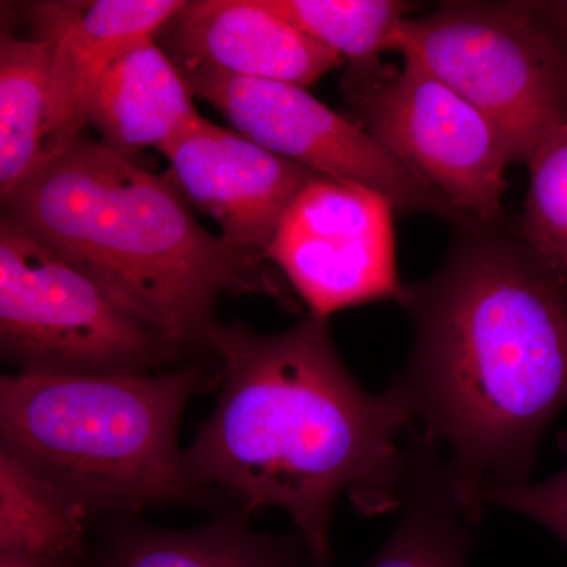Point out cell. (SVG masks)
<instances>
[{"instance_id":"obj_14","label":"cell","mask_w":567,"mask_h":567,"mask_svg":"<svg viewBox=\"0 0 567 567\" xmlns=\"http://www.w3.org/2000/svg\"><path fill=\"white\" fill-rule=\"evenodd\" d=\"M405 445L410 475L399 520L363 567H466L480 518L458 495L434 436L413 424Z\"/></svg>"},{"instance_id":"obj_17","label":"cell","mask_w":567,"mask_h":567,"mask_svg":"<svg viewBox=\"0 0 567 567\" xmlns=\"http://www.w3.org/2000/svg\"><path fill=\"white\" fill-rule=\"evenodd\" d=\"M51 52L40 39H0V194L43 162L50 132Z\"/></svg>"},{"instance_id":"obj_7","label":"cell","mask_w":567,"mask_h":567,"mask_svg":"<svg viewBox=\"0 0 567 567\" xmlns=\"http://www.w3.org/2000/svg\"><path fill=\"white\" fill-rule=\"evenodd\" d=\"M344 95L354 122L470 219L503 223L505 173L513 164L502 133L461 93L404 58L349 66Z\"/></svg>"},{"instance_id":"obj_10","label":"cell","mask_w":567,"mask_h":567,"mask_svg":"<svg viewBox=\"0 0 567 567\" xmlns=\"http://www.w3.org/2000/svg\"><path fill=\"white\" fill-rule=\"evenodd\" d=\"M186 203L215 219L229 248L259 264L290 205L319 177L196 115L156 148Z\"/></svg>"},{"instance_id":"obj_13","label":"cell","mask_w":567,"mask_h":567,"mask_svg":"<svg viewBox=\"0 0 567 567\" xmlns=\"http://www.w3.org/2000/svg\"><path fill=\"white\" fill-rule=\"evenodd\" d=\"M199 115L181 70L155 37L134 41L99 82L89 122L111 151L132 158Z\"/></svg>"},{"instance_id":"obj_4","label":"cell","mask_w":567,"mask_h":567,"mask_svg":"<svg viewBox=\"0 0 567 567\" xmlns=\"http://www.w3.org/2000/svg\"><path fill=\"white\" fill-rule=\"evenodd\" d=\"M185 365L163 374H17L0 379V453L89 514L199 502L178 429L207 386Z\"/></svg>"},{"instance_id":"obj_18","label":"cell","mask_w":567,"mask_h":567,"mask_svg":"<svg viewBox=\"0 0 567 567\" xmlns=\"http://www.w3.org/2000/svg\"><path fill=\"white\" fill-rule=\"evenodd\" d=\"M264 6L309 39L349 61V66L380 62L391 51L401 22L413 6L402 0H262Z\"/></svg>"},{"instance_id":"obj_15","label":"cell","mask_w":567,"mask_h":567,"mask_svg":"<svg viewBox=\"0 0 567 567\" xmlns=\"http://www.w3.org/2000/svg\"><path fill=\"white\" fill-rule=\"evenodd\" d=\"M246 518L235 513L183 532L125 525L87 548L81 567H319L303 537L260 535Z\"/></svg>"},{"instance_id":"obj_11","label":"cell","mask_w":567,"mask_h":567,"mask_svg":"<svg viewBox=\"0 0 567 567\" xmlns=\"http://www.w3.org/2000/svg\"><path fill=\"white\" fill-rule=\"evenodd\" d=\"M185 0H44L25 3L33 39L51 52V111L44 158L82 136L104 71L134 41L156 37Z\"/></svg>"},{"instance_id":"obj_16","label":"cell","mask_w":567,"mask_h":567,"mask_svg":"<svg viewBox=\"0 0 567 567\" xmlns=\"http://www.w3.org/2000/svg\"><path fill=\"white\" fill-rule=\"evenodd\" d=\"M91 514L0 453V555L43 567H81Z\"/></svg>"},{"instance_id":"obj_6","label":"cell","mask_w":567,"mask_h":567,"mask_svg":"<svg viewBox=\"0 0 567 567\" xmlns=\"http://www.w3.org/2000/svg\"><path fill=\"white\" fill-rule=\"evenodd\" d=\"M0 349L29 374H151L177 354L7 215L0 223Z\"/></svg>"},{"instance_id":"obj_12","label":"cell","mask_w":567,"mask_h":567,"mask_svg":"<svg viewBox=\"0 0 567 567\" xmlns=\"http://www.w3.org/2000/svg\"><path fill=\"white\" fill-rule=\"evenodd\" d=\"M181 73L212 71L308 89L344 59L262 0H192L156 33Z\"/></svg>"},{"instance_id":"obj_3","label":"cell","mask_w":567,"mask_h":567,"mask_svg":"<svg viewBox=\"0 0 567 567\" xmlns=\"http://www.w3.org/2000/svg\"><path fill=\"white\" fill-rule=\"evenodd\" d=\"M3 215L175 350L208 344L223 290L278 295L257 264L200 226L169 178L78 137L9 196Z\"/></svg>"},{"instance_id":"obj_20","label":"cell","mask_w":567,"mask_h":567,"mask_svg":"<svg viewBox=\"0 0 567 567\" xmlns=\"http://www.w3.org/2000/svg\"><path fill=\"white\" fill-rule=\"evenodd\" d=\"M558 446L566 456L561 472L543 483L488 491L484 505L505 507L533 518L567 546V431L558 435Z\"/></svg>"},{"instance_id":"obj_8","label":"cell","mask_w":567,"mask_h":567,"mask_svg":"<svg viewBox=\"0 0 567 567\" xmlns=\"http://www.w3.org/2000/svg\"><path fill=\"white\" fill-rule=\"evenodd\" d=\"M196 99L221 112L235 132L312 173L382 194L394 210L475 223L421 181L368 130L287 82L212 71L182 73Z\"/></svg>"},{"instance_id":"obj_1","label":"cell","mask_w":567,"mask_h":567,"mask_svg":"<svg viewBox=\"0 0 567 567\" xmlns=\"http://www.w3.org/2000/svg\"><path fill=\"white\" fill-rule=\"evenodd\" d=\"M412 350L388 390L434 436L473 516L528 483L567 406V281L502 224L456 226L446 259L405 286Z\"/></svg>"},{"instance_id":"obj_9","label":"cell","mask_w":567,"mask_h":567,"mask_svg":"<svg viewBox=\"0 0 567 567\" xmlns=\"http://www.w3.org/2000/svg\"><path fill=\"white\" fill-rule=\"evenodd\" d=\"M394 207L382 194L319 175L284 216L265 259L286 276L309 315L401 301Z\"/></svg>"},{"instance_id":"obj_5","label":"cell","mask_w":567,"mask_h":567,"mask_svg":"<svg viewBox=\"0 0 567 567\" xmlns=\"http://www.w3.org/2000/svg\"><path fill=\"white\" fill-rule=\"evenodd\" d=\"M391 51L424 66L494 123L514 163L567 125V58L536 2H446L406 18Z\"/></svg>"},{"instance_id":"obj_2","label":"cell","mask_w":567,"mask_h":567,"mask_svg":"<svg viewBox=\"0 0 567 567\" xmlns=\"http://www.w3.org/2000/svg\"><path fill=\"white\" fill-rule=\"evenodd\" d=\"M221 393L183 450L186 475L204 499H233L235 513L276 507L331 567L336 499L349 494L364 516L399 509L410 456L399 445L412 416L393 391H365L336 352L324 319L276 334L216 323Z\"/></svg>"},{"instance_id":"obj_19","label":"cell","mask_w":567,"mask_h":567,"mask_svg":"<svg viewBox=\"0 0 567 567\" xmlns=\"http://www.w3.org/2000/svg\"><path fill=\"white\" fill-rule=\"evenodd\" d=\"M527 166L529 186L518 238L567 281V125L537 147Z\"/></svg>"},{"instance_id":"obj_21","label":"cell","mask_w":567,"mask_h":567,"mask_svg":"<svg viewBox=\"0 0 567 567\" xmlns=\"http://www.w3.org/2000/svg\"><path fill=\"white\" fill-rule=\"evenodd\" d=\"M0 567H43L29 561V559L11 557V555H0Z\"/></svg>"}]
</instances>
